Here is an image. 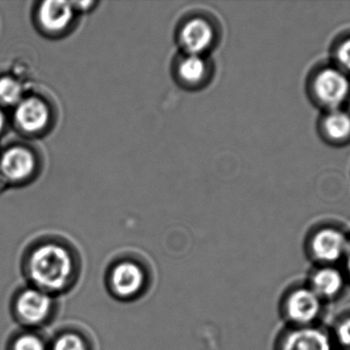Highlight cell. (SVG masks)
<instances>
[{
	"label": "cell",
	"mask_w": 350,
	"mask_h": 350,
	"mask_svg": "<svg viewBox=\"0 0 350 350\" xmlns=\"http://www.w3.org/2000/svg\"><path fill=\"white\" fill-rule=\"evenodd\" d=\"M80 271L75 250L57 240L37 245L25 258V273L31 286L53 296L71 289Z\"/></svg>",
	"instance_id": "obj_1"
},
{
	"label": "cell",
	"mask_w": 350,
	"mask_h": 350,
	"mask_svg": "<svg viewBox=\"0 0 350 350\" xmlns=\"http://www.w3.org/2000/svg\"><path fill=\"white\" fill-rule=\"evenodd\" d=\"M304 92L321 112L350 107V75L329 60L314 64L306 74Z\"/></svg>",
	"instance_id": "obj_2"
},
{
	"label": "cell",
	"mask_w": 350,
	"mask_h": 350,
	"mask_svg": "<svg viewBox=\"0 0 350 350\" xmlns=\"http://www.w3.org/2000/svg\"><path fill=\"white\" fill-rule=\"evenodd\" d=\"M350 232L340 222L327 220L314 224L304 238V253L314 266L341 265Z\"/></svg>",
	"instance_id": "obj_3"
},
{
	"label": "cell",
	"mask_w": 350,
	"mask_h": 350,
	"mask_svg": "<svg viewBox=\"0 0 350 350\" xmlns=\"http://www.w3.org/2000/svg\"><path fill=\"white\" fill-rule=\"evenodd\" d=\"M325 308L326 303L308 284H295L282 296L280 312L287 327H310L321 324Z\"/></svg>",
	"instance_id": "obj_4"
},
{
	"label": "cell",
	"mask_w": 350,
	"mask_h": 350,
	"mask_svg": "<svg viewBox=\"0 0 350 350\" xmlns=\"http://www.w3.org/2000/svg\"><path fill=\"white\" fill-rule=\"evenodd\" d=\"M109 291L120 301H133L149 287L148 267L139 259L123 257L115 261L107 275Z\"/></svg>",
	"instance_id": "obj_5"
},
{
	"label": "cell",
	"mask_w": 350,
	"mask_h": 350,
	"mask_svg": "<svg viewBox=\"0 0 350 350\" xmlns=\"http://www.w3.org/2000/svg\"><path fill=\"white\" fill-rule=\"evenodd\" d=\"M55 310V296L32 286L21 290L12 303L14 318L28 328L42 326L49 322Z\"/></svg>",
	"instance_id": "obj_6"
},
{
	"label": "cell",
	"mask_w": 350,
	"mask_h": 350,
	"mask_svg": "<svg viewBox=\"0 0 350 350\" xmlns=\"http://www.w3.org/2000/svg\"><path fill=\"white\" fill-rule=\"evenodd\" d=\"M275 350H336L330 329L322 324L287 327L275 342Z\"/></svg>",
	"instance_id": "obj_7"
},
{
	"label": "cell",
	"mask_w": 350,
	"mask_h": 350,
	"mask_svg": "<svg viewBox=\"0 0 350 350\" xmlns=\"http://www.w3.org/2000/svg\"><path fill=\"white\" fill-rule=\"evenodd\" d=\"M218 34L214 23L203 16H193L181 24L178 41L185 53L205 55L217 41Z\"/></svg>",
	"instance_id": "obj_8"
},
{
	"label": "cell",
	"mask_w": 350,
	"mask_h": 350,
	"mask_svg": "<svg viewBox=\"0 0 350 350\" xmlns=\"http://www.w3.org/2000/svg\"><path fill=\"white\" fill-rule=\"evenodd\" d=\"M306 284L326 304L340 299L349 286L341 265L312 266Z\"/></svg>",
	"instance_id": "obj_9"
},
{
	"label": "cell",
	"mask_w": 350,
	"mask_h": 350,
	"mask_svg": "<svg viewBox=\"0 0 350 350\" xmlns=\"http://www.w3.org/2000/svg\"><path fill=\"white\" fill-rule=\"evenodd\" d=\"M317 134L323 143L333 148L350 146V107L321 112L317 119Z\"/></svg>",
	"instance_id": "obj_10"
},
{
	"label": "cell",
	"mask_w": 350,
	"mask_h": 350,
	"mask_svg": "<svg viewBox=\"0 0 350 350\" xmlns=\"http://www.w3.org/2000/svg\"><path fill=\"white\" fill-rule=\"evenodd\" d=\"M212 67L205 55L183 53L175 64V74L185 88H199L211 77Z\"/></svg>",
	"instance_id": "obj_11"
},
{
	"label": "cell",
	"mask_w": 350,
	"mask_h": 350,
	"mask_svg": "<svg viewBox=\"0 0 350 350\" xmlns=\"http://www.w3.org/2000/svg\"><path fill=\"white\" fill-rule=\"evenodd\" d=\"M14 119L23 131L38 133L49 125L51 112L44 101L36 97H29L23 98L16 105Z\"/></svg>",
	"instance_id": "obj_12"
},
{
	"label": "cell",
	"mask_w": 350,
	"mask_h": 350,
	"mask_svg": "<svg viewBox=\"0 0 350 350\" xmlns=\"http://www.w3.org/2000/svg\"><path fill=\"white\" fill-rule=\"evenodd\" d=\"M75 12L72 2L45 1L39 8L38 20L46 32L61 34L73 24Z\"/></svg>",
	"instance_id": "obj_13"
},
{
	"label": "cell",
	"mask_w": 350,
	"mask_h": 350,
	"mask_svg": "<svg viewBox=\"0 0 350 350\" xmlns=\"http://www.w3.org/2000/svg\"><path fill=\"white\" fill-rule=\"evenodd\" d=\"M34 168V156L24 147L10 148L0 158V172L10 181L24 180Z\"/></svg>",
	"instance_id": "obj_14"
},
{
	"label": "cell",
	"mask_w": 350,
	"mask_h": 350,
	"mask_svg": "<svg viewBox=\"0 0 350 350\" xmlns=\"http://www.w3.org/2000/svg\"><path fill=\"white\" fill-rule=\"evenodd\" d=\"M328 60L350 75V28L341 31L333 38Z\"/></svg>",
	"instance_id": "obj_15"
},
{
	"label": "cell",
	"mask_w": 350,
	"mask_h": 350,
	"mask_svg": "<svg viewBox=\"0 0 350 350\" xmlns=\"http://www.w3.org/2000/svg\"><path fill=\"white\" fill-rule=\"evenodd\" d=\"M49 350H92V341L80 331L68 329L55 337Z\"/></svg>",
	"instance_id": "obj_16"
},
{
	"label": "cell",
	"mask_w": 350,
	"mask_h": 350,
	"mask_svg": "<svg viewBox=\"0 0 350 350\" xmlns=\"http://www.w3.org/2000/svg\"><path fill=\"white\" fill-rule=\"evenodd\" d=\"M330 330L336 347L350 350V312L339 316Z\"/></svg>",
	"instance_id": "obj_17"
},
{
	"label": "cell",
	"mask_w": 350,
	"mask_h": 350,
	"mask_svg": "<svg viewBox=\"0 0 350 350\" xmlns=\"http://www.w3.org/2000/svg\"><path fill=\"white\" fill-rule=\"evenodd\" d=\"M10 350H49V347L40 335L27 331L12 339Z\"/></svg>",
	"instance_id": "obj_18"
},
{
	"label": "cell",
	"mask_w": 350,
	"mask_h": 350,
	"mask_svg": "<svg viewBox=\"0 0 350 350\" xmlns=\"http://www.w3.org/2000/svg\"><path fill=\"white\" fill-rule=\"evenodd\" d=\"M23 100V88L18 80L12 77L0 78V103L18 105Z\"/></svg>",
	"instance_id": "obj_19"
},
{
	"label": "cell",
	"mask_w": 350,
	"mask_h": 350,
	"mask_svg": "<svg viewBox=\"0 0 350 350\" xmlns=\"http://www.w3.org/2000/svg\"><path fill=\"white\" fill-rule=\"evenodd\" d=\"M341 267H342L343 271H345V275H347V281H349L350 286V238L347 254H345V259H343L342 263H341Z\"/></svg>",
	"instance_id": "obj_20"
},
{
	"label": "cell",
	"mask_w": 350,
	"mask_h": 350,
	"mask_svg": "<svg viewBox=\"0 0 350 350\" xmlns=\"http://www.w3.org/2000/svg\"><path fill=\"white\" fill-rule=\"evenodd\" d=\"M4 123H5V117H4L3 112H2L1 109H0V132L3 129Z\"/></svg>",
	"instance_id": "obj_21"
}]
</instances>
